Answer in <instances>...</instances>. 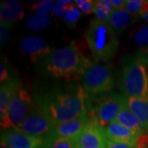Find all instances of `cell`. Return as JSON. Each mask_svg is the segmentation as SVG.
I'll return each mask as SVG.
<instances>
[{
	"mask_svg": "<svg viewBox=\"0 0 148 148\" xmlns=\"http://www.w3.org/2000/svg\"><path fill=\"white\" fill-rule=\"evenodd\" d=\"M33 101L55 125L87 114L90 107L89 95L82 85L73 82L36 89Z\"/></svg>",
	"mask_w": 148,
	"mask_h": 148,
	"instance_id": "1",
	"label": "cell"
},
{
	"mask_svg": "<svg viewBox=\"0 0 148 148\" xmlns=\"http://www.w3.org/2000/svg\"><path fill=\"white\" fill-rule=\"evenodd\" d=\"M91 64L77 48L75 41L51 51L39 61V70L49 78L73 82L82 79L86 69Z\"/></svg>",
	"mask_w": 148,
	"mask_h": 148,
	"instance_id": "2",
	"label": "cell"
},
{
	"mask_svg": "<svg viewBox=\"0 0 148 148\" xmlns=\"http://www.w3.org/2000/svg\"><path fill=\"white\" fill-rule=\"evenodd\" d=\"M85 38L92 56L97 61L110 60L118 51L119 40L108 22L92 19L85 32Z\"/></svg>",
	"mask_w": 148,
	"mask_h": 148,
	"instance_id": "3",
	"label": "cell"
},
{
	"mask_svg": "<svg viewBox=\"0 0 148 148\" xmlns=\"http://www.w3.org/2000/svg\"><path fill=\"white\" fill-rule=\"evenodd\" d=\"M120 90L126 98L148 100V75L146 67L137 58L127 61L120 78Z\"/></svg>",
	"mask_w": 148,
	"mask_h": 148,
	"instance_id": "4",
	"label": "cell"
},
{
	"mask_svg": "<svg viewBox=\"0 0 148 148\" xmlns=\"http://www.w3.org/2000/svg\"><path fill=\"white\" fill-rule=\"evenodd\" d=\"M82 86L90 96L101 95L110 90L114 86L110 67L107 64L91 63L82 75Z\"/></svg>",
	"mask_w": 148,
	"mask_h": 148,
	"instance_id": "5",
	"label": "cell"
},
{
	"mask_svg": "<svg viewBox=\"0 0 148 148\" xmlns=\"http://www.w3.org/2000/svg\"><path fill=\"white\" fill-rule=\"evenodd\" d=\"M125 105V96L111 93L100 97L95 100V102L90 101L88 114L102 127H106L116 120L119 114Z\"/></svg>",
	"mask_w": 148,
	"mask_h": 148,
	"instance_id": "6",
	"label": "cell"
},
{
	"mask_svg": "<svg viewBox=\"0 0 148 148\" xmlns=\"http://www.w3.org/2000/svg\"><path fill=\"white\" fill-rule=\"evenodd\" d=\"M32 106L33 99L32 95L19 82L11 98L7 119L1 127L4 130L18 128L29 114Z\"/></svg>",
	"mask_w": 148,
	"mask_h": 148,
	"instance_id": "7",
	"label": "cell"
},
{
	"mask_svg": "<svg viewBox=\"0 0 148 148\" xmlns=\"http://www.w3.org/2000/svg\"><path fill=\"white\" fill-rule=\"evenodd\" d=\"M55 124L33 101V106L26 119L17 129L36 138L47 140L53 136Z\"/></svg>",
	"mask_w": 148,
	"mask_h": 148,
	"instance_id": "8",
	"label": "cell"
},
{
	"mask_svg": "<svg viewBox=\"0 0 148 148\" xmlns=\"http://www.w3.org/2000/svg\"><path fill=\"white\" fill-rule=\"evenodd\" d=\"M77 148H106L107 138L103 127L90 118L84 128L74 138Z\"/></svg>",
	"mask_w": 148,
	"mask_h": 148,
	"instance_id": "9",
	"label": "cell"
},
{
	"mask_svg": "<svg viewBox=\"0 0 148 148\" xmlns=\"http://www.w3.org/2000/svg\"><path fill=\"white\" fill-rule=\"evenodd\" d=\"M1 140L12 148H43L45 140L21 132L17 128H10L1 132Z\"/></svg>",
	"mask_w": 148,
	"mask_h": 148,
	"instance_id": "10",
	"label": "cell"
},
{
	"mask_svg": "<svg viewBox=\"0 0 148 148\" xmlns=\"http://www.w3.org/2000/svg\"><path fill=\"white\" fill-rule=\"evenodd\" d=\"M20 50L27 55L33 64L41 60L52 50L42 37L32 36L22 38L19 43Z\"/></svg>",
	"mask_w": 148,
	"mask_h": 148,
	"instance_id": "11",
	"label": "cell"
},
{
	"mask_svg": "<svg viewBox=\"0 0 148 148\" xmlns=\"http://www.w3.org/2000/svg\"><path fill=\"white\" fill-rule=\"evenodd\" d=\"M89 119H90V116L87 113V114H83L77 119H74L73 120L57 124L54 128L53 136L49 139L75 138L84 128L86 124L89 120Z\"/></svg>",
	"mask_w": 148,
	"mask_h": 148,
	"instance_id": "12",
	"label": "cell"
},
{
	"mask_svg": "<svg viewBox=\"0 0 148 148\" xmlns=\"http://www.w3.org/2000/svg\"><path fill=\"white\" fill-rule=\"evenodd\" d=\"M103 130L106 138L113 142L127 143L135 145L137 138L138 137V133L123 127L116 121L113 122L106 127H103Z\"/></svg>",
	"mask_w": 148,
	"mask_h": 148,
	"instance_id": "13",
	"label": "cell"
},
{
	"mask_svg": "<svg viewBox=\"0 0 148 148\" xmlns=\"http://www.w3.org/2000/svg\"><path fill=\"white\" fill-rule=\"evenodd\" d=\"M19 80L16 77H12L8 82L1 84L0 87V121L1 126L5 123L8 116V111L9 107L11 98L16 84Z\"/></svg>",
	"mask_w": 148,
	"mask_h": 148,
	"instance_id": "14",
	"label": "cell"
},
{
	"mask_svg": "<svg viewBox=\"0 0 148 148\" xmlns=\"http://www.w3.org/2000/svg\"><path fill=\"white\" fill-rule=\"evenodd\" d=\"M24 16L23 7L20 1L8 0L3 1L0 4V18L1 21L16 22Z\"/></svg>",
	"mask_w": 148,
	"mask_h": 148,
	"instance_id": "15",
	"label": "cell"
},
{
	"mask_svg": "<svg viewBox=\"0 0 148 148\" xmlns=\"http://www.w3.org/2000/svg\"><path fill=\"white\" fill-rule=\"evenodd\" d=\"M135 20L136 16L126 9H121L113 11L107 22L116 33H121L130 27Z\"/></svg>",
	"mask_w": 148,
	"mask_h": 148,
	"instance_id": "16",
	"label": "cell"
},
{
	"mask_svg": "<svg viewBox=\"0 0 148 148\" xmlns=\"http://www.w3.org/2000/svg\"><path fill=\"white\" fill-rule=\"evenodd\" d=\"M115 121L123 125V127H127L128 129L138 133V135L146 132L145 127L138 120V118L135 116V114L131 111V110L128 108L127 103L119 114Z\"/></svg>",
	"mask_w": 148,
	"mask_h": 148,
	"instance_id": "17",
	"label": "cell"
},
{
	"mask_svg": "<svg viewBox=\"0 0 148 148\" xmlns=\"http://www.w3.org/2000/svg\"><path fill=\"white\" fill-rule=\"evenodd\" d=\"M126 103L148 132V100L128 97L126 98Z\"/></svg>",
	"mask_w": 148,
	"mask_h": 148,
	"instance_id": "18",
	"label": "cell"
},
{
	"mask_svg": "<svg viewBox=\"0 0 148 148\" xmlns=\"http://www.w3.org/2000/svg\"><path fill=\"white\" fill-rule=\"evenodd\" d=\"M114 11L112 3L110 0H98L95 1L94 14L95 18L101 21L107 22Z\"/></svg>",
	"mask_w": 148,
	"mask_h": 148,
	"instance_id": "19",
	"label": "cell"
},
{
	"mask_svg": "<svg viewBox=\"0 0 148 148\" xmlns=\"http://www.w3.org/2000/svg\"><path fill=\"white\" fill-rule=\"evenodd\" d=\"M51 23L49 15H34L29 16L26 21L27 26L33 31H41L47 28Z\"/></svg>",
	"mask_w": 148,
	"mask_h": 148,
	"instance_id": "20",
	"label": "cell"
},
{
	"mask_svg": "<svg viewBox=\"0 0 148 148\" xmlns=\"http://www.w3.org/2000/svg\"><path fill=\"white\" fill-rule=\"evenodd\" d=\"M74 138H53L45 140L43 148H75Z\"/></svg>",
	"mask_w": 148,
	"mask_h": 148,
	"instance_id": "21",
	"label": "cell"
},
{
	"mask_svg": "<svg viewBox=\"0 0 148 148\" xmlns=\"http://www.w3.org/2000/svg\"><path fill=\"white\" fill-rule=\"evenodd\" d=\"M81 17V11L76 6L75 3L72 5L66 11L64 16V21L66 25L70 28H74L77 26V23Z\"/></svg>",
	"mask_w": 148,
	"mask_h": 148,
	"instance_id": "22",
	"label": "cell"
},
{
	"mask_svg": "<svg viewBox=\"0 0 148 148\" xmlns=\"http://www.w3.org/2000/svg\"><path fill=\"white\" fill-rule=\"evenodd\" d=\"M132 38L138 45L143 48L148 46V24L138 27L132 33Z\"/></svg>",
	"mask_w": 148,
	"mask_h": 148,
	"instance_id": "23",
	"label": "cell"
},
{
	"mask_svg": "<svg viewBox=\"0 0 148 148\" xmlns=\"http://www.w3.org/2000/svg\"><path fill=\"white\" fill-rule=\"evenodd\" d=\"M53 5L54 3L53 1L44 0L32 3L31 9L34 11L36 15H49L50 12H53Z\"/></svg>",
	"mask_w": 148,
	"mask_h": 148,
	"instance_id": "24",
	"label": "cell"
},
{
	"mask_svg": "<svg viewBox=\"0 0 148 148\" xmlns=\"http://www.w3.org/2000/svg\"><path fill=\"white\" fill-rule=\"evenodd\" d=\"M13 29V23L9 21H0V45L5 46L10 40L11 34Z\"/></svg>",
	"mask_w": 148,
	"mask_h": 148,
	"instance_id": "25",
	"label": "cell"
},
{
	"mask_svg": "<svg viewBox=\"0 0 148 148\" xmlns=\"http://www.w3.org/2000/svg\"><path fill=\"white\" fill-rule=\"evenodd\" d=\"M146 1L144 0H126L125 9L134 16H140L145 8Z\"/></svg>",
	"mask_w": 148,
	"mask_h": 148,
	"instance_id": "26",
	"label": "cell"
},
{
	"mask_svg": "<svg viewBox=\"0 0 148 148\" xmlns=\"http://www.w3.org/2000/svg\"><path fill=\"white\" fill-rule=\"evenodd\" d=\"M74 2L69 1V0H59V1H57L56 3H54V5H53V14L58 18L64 17L66 11L68 10V8Z\"/></svg>",
	"mask_w": 148,
	"mask_h": 148,
	"instance_id": "27",
	"label": "cell"
},
{
	"mask_svg": "<svg viewBox=\"0 0 148 148\" xmlns=\"http://www.w3.org/2000/svg\"><path fill=\"white\" fill-rule=\"evenodd\" d=\"M0 82L1 84L8 82L11 79L12 77L11 76L9 66L8 65V62L6 60L5 57H1V62H0Z\"/></svg>",
	"mask_w": 148,
	"mask_h": 148,
	"instance_id": "28",
	"label": "cell"
},
{
	"mask_svg": "<svg viewBox=\"0 0 148 148\" xmlns=\"http://www.w3.org/2000/svg\"><path fill=\"white\" fill-rule=\"evenodd\" d=\"M76 6L78 8L81 12L85 14H90L94 11L95 1L91 0H77L74 2Z\"/></svg>",
	"mask_w": 148,
	"mask_h": 148,
	"instance_id": "29",
	"label": "cell"
},
{
	"mask_svg": "<svg viewBox=\"0 0 148 148\" xmlns=\"http://www.w3.org/2000/svg\"><path fill=\"white\" fill-rule=\"evenodd\" d=\"M136 58L138 61L143 64L144 66H147L148 65V46L147 47L142 48L140 50H138L137 53Z\"/></svg>",
	"mask_w": 148,
	"mask_h": 148,
	"instance_id": "30",
	"label": "cell"
},
{
	"mask_svg": "<svg viewBox=\"0 0 148 148\" xmlns=\"http://www.w3.org/2000/svg\"><path fill=\"white\" fill-rule=\"evenodd\" d=\"M106 148H137L134 144L127 143H118L113 142L107 139V145Z\"/></svg>",
	"mask_w": 148,
	"mask_h": 148,
	"instance_id": "31",
	"label": "cell"
},
{
	"mask_svg": "<svg viewBox=\"0 0 148 148\" xmlns=\"http://www.w3.org/2000/svg\"><path fill=\"white\" fill-rule=\"evenodd\" d=\"M112 5L114 8V10H121L125 9L126 1L124 0H111Z\"/></svg>",
	"mask_w": 148,
	"mask_h": 148,
	"instance_id": "32",
	"label": "cell"
},
{
	"mask_svg": "<svg viewBox=\"0 0 148 148\" xmlns=\"http://www.w3.org/2000/svg\"><path fill=\"white\" fill-rule=\"evenodd\" d=\"M143 18L145 19V21L148 22V1H146V4H145V8L143 9L142 14L140 15Z\"/></svg>",
	"mask_w": 148,
	"mask_h": 148,
	"instance_id": "33",
	"label": "cell"
},
{
	"mask_svg": "<svg viewBox=\"0 0 148 148\" xmlns=\"http://www.w3.org/2000/svg\"><path fill=\"white\" fill-rule=\"evenodd\" d=\"M0 148H12V147H11L10 146H9V145H8L5 142H3V141H2V140H1Z\"/></svg>",
	"mask_w": 148,
	"mask_h": 148,
	"instance_id": "34",
	"label": "cell"
},
{
	"mask_svg": "<svg viewBox=\"0 0 148 148\" xmlns=\"http://www.w3.org/2000/svg\"><path fill=\"white\" fill-rule=\"evenodd\" d=\"M146 67V70H147V75H148V65L147 66H145Z\"/></svg>",
	"mask_w": 148,
	"mask_h": 148,
	"instance_id": "35",
	"label": "cell"
},
{
	"mask_svg": "<svg viewBox=\"0 0 148 148\" xmlns=\"http://www.w3.org/2000/svg\"><path fill=\"white\" fill-rule=\"evenodd\" d=\"M75 148H77V147H75Z\"/></svg>",
	"mask_w": 148,
	"mask_h": 148,
	"instance_id": "36",
	"label": "cell"
}]
</instances>
